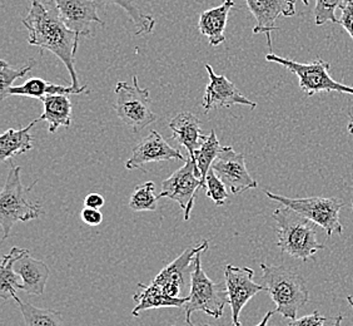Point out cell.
<instances>
[{
    "label": "cell",
    "instance_id": "6da1fadb",
    "mask_svg": "<svg viewBox=\"0 0 353 326\" xmlns=\"http://www.w3.org/2000/svg\"><path fill=\"white\" fill-rule=\"evenodd\" d=\"M21 23L29 32L28 43L41 48V50L47 49L57 55L68 69L72 87L78 95L87 92V86L81 87L75 72V55L82 35L65 26L54 4L50 0L48 6H44L39 0H32L28 15Z\"/></svg>",
    "mask_w": 353,
    "mask_h": 326
},
{
    "label": "cell",
    "instance_id": "7a4b0ae2",
    "mask_svg": "<svg viewBox=\"0 0 353 326\" xmlns=\"http://www.w3.org/2000/svg\"><path fill=\"white\" fill-rule=\"evenodd\" d=\"M276 221L277 246L281 251L306 262L325 245L317 240V224L292 209H277L272 215Z\"/></svg>",
    "mask_w": 353,
    "mask_h": 326
},
{
    "label": "cell",
    "instance_id": "3957f363",
    "mask_svg": "<svg viewBox=\"0 0 353 326\" xmlns=\"http://www.w3.org/2000/svg\"><path fill=\"white\" fill-rule=\"evenodd\" d=\"M261 270L265 291L276 304V313L281 314L285 319H297L299 310L310 300L305 279L296 269L287 266L261 264Z\"/></svg>",
    "mask_w": 353,
    "mask_h": 326
},
{
    "label": "cell",
    "instance_id": "277c9868",
    "mask_svg": "<svg viewBox=\"0 0 353 326\" xmlns=\"http://www.w3.org/2000/svg\"><path fill=\"white\" fill-rule=\"evenodd\" d=\"M38 181L28 187L21 184V169L10 162L7 181L0 193V224L3 227V241L7 240L14 224L37 220L43 215L41 204L29 201V193Z\"/></svg>",
    "mask_w": 353,
    "mask_h": 326
},
{
    "label": "cell",
    "instance_id": "5b68a950",
    "mask_svg": "<svg viewBox=\"0 0 353 326\" xmlns=\"http://www.w3.org/2000/svg\"><path fill=\"white\" fill-rule=\"evenodd\" d=\"M202 253L198 252L190 271V300L184 305L185 323L192 324V314L203 311L213 319L223 316L224 307L228 304V292L225 284L213 282L203 271Z\"/></svg>",
    "mask_w": 353,
    "mask_h": 326
},
{
    "label": "cell",
    "instance_id": "8992f818",
    "mask_svg": "<svg viewBox=\"0 0 353 326\" xmlns=\"http://www.w3.org/2000/svg\"><path fill=\"white\" fill-rule=\"evenodd\" d=\"M114 93L116 103L113 108L117 116L133 132L137 133L158 119V116L150 107V90L139 87L137 75L133 77L132 86L127 82H118Z\"/></svg>",
    "mask_w": 353,
    "mask_h": 326
},
{
    "label": "cell",
    "instance_id": "52a82bcc",
    "mask_svg": "<svg viewBox=\"0 0 353 326\" xmlns=\"http://www.w3.org/2000/svg\"><path fill=\"white\" fill-rule=\"evenodd\" d=\"M265 196L277 201L288 209L299 212L302 216L312 221L313 224L322 227L327 236L341 235L343 227L340 222V211L345 204L337 198H288L281 195L265 191Z\"/></svg>",
    "mask_w": 353,
    "mask_h": 326
},
{
    "label": "cell",
    "instance_id": "ba28073f",
    "mask_svg": "<svg viewBox=\"0 0 353 326\" xmlns=\"http://www.w3.org/2000/svg\"><path fill=\"white\" fill-rule=\"evenodd\" d=\"M265 61L279 63L285 68L291 70L293 75H297L299 88L302 89L303 93H306L308 97L317 93H328V92H340V93L353 95L352 87H348L334 81L330 75L331 64L328 61L317 59L311 63H299L273 53L265 55Z\"/></svg>",
    "mask_w": 353,
    "mask_h": 326
},
{
    "label": "cell",
    "instance_id": "9c48e42d",
    "mask_svg": "<svg viewBox=\"0 0 353 326\" xmlns=\"http://www.w3.org/2000/svg\"><path fill=\"white\" fill-rule=\"evenodd\" d=\"M199 187L204 189L202 176L198 171L196 161L188 156L184 161L183 167L164 180L162 191L159 192L158 198H167L176 201L183 210L184 221H188Z\"/></svg>",
    "mask_w": 353,
    "mask_h": 326
},
{
    "label": "cell",
    "instance_id": "30bf717a",
    "mask_svg": "<svg viewBox=\"0 0 353 326\" xmlns=\"http://www.w3.org/2000/svg\"><path fill=\"white\" fill-rule=\"evenodd\" d=\"M253 278L254 271L251 267L227 265L224 269L228 304L231 306L232 324L234 326H242L239 318L245 304L259 292L265 291V286L256 284Z\"/></svg>",
    "mask_w": 353,
    "mask_h": 326
},
{
    "label": "cell",
    "instance_id": "8fae6325",
    "mask_svg": "<svg viewBox=\"0 0 353 326\" xmlns=\"http://www.w3.org/2000/svg\"><path fill=\"white\" fill-rule=\"evenodd\" d=\"M227 189L234 195L252 189H257V181L250 175L245 166V155L238 153L232 147H223L212 164Z\"/></svg>",
    "mask_w": 353,
    "mask_h": 326
},
{
    "label": "cell",
    "instance_id": "7c38bea8",
    "mask_svg": "<svg viewBox=\"0 0 353 326\" xmlns=\"http://www.w3.org/2000/svg\"><path fill=\"white\" fill-rule=\"evenodd\" d=\"M208 249V241L203 240L202 244L188 247L185 251L172 261L170 265L165 266L162 271L156 276V279L152 281V285L158 290L164 292L170 298H185L184 292L187 289V271L190 270L192 262L198 252H204Z\"/></svg>",
    "mask_w": 353,
    "mask_h": 326
},
{
    "label": "cell",
    "instance_id": "4fadbf2b",
    "mask_svg": "<svg viewBox=\"0 0 353 326\" xmlns=\"http://www.w3.org/2000/svg\"><path fill=\"white\" fill-rule=\"evenodd\" d=\"M181 151L173 148L157 131H150V135L144 137L133 148L132 156L125 163L127 170L143 169L145 163L161 162V161H185Z\"/></svg>",
    "mask_w": 353,
    "mask_h": 326
},
{
    "label": "cell",
    "instance_id": "5bb4252c",
    "mask_svg": "<svg viewBox=\"0 0 353 326\" xmlns=\"http://www.w3.org/2000/svg\"><path fill=\"white\" fill-rule=\"evenodd\" d=\"M205 69L210 75V83L205 87L204 93L203 106L204 112L208 113L211 109L230 108L234 104H242V106H250L251 108H256L257 104L245 98V95H241L237 87L232 83L225 75H218L210 64H205Z\"/></svg>",
    "mask_w": 353,
    "mask_h": 326
},
{
    "label": "cell",
    "instance_id": "9a60e30c",
    "mask_svg": "<svg viewBox=\"0 0 353 326\" xmlns=\"http://www.w3.org/2000/svg\"><path fill=\"white\" fill-rule=\"evenodd\" d=\"M245 4L257 21L253 35L265 33L272 49L271 33L279 29L276 21L281 15L290 18L296 14V0H245Z\"/></svg>",
    "mask_w": 353,
    "mask_h": 326
},
{
    "label": "cell",
    "instance_id": "2e32d148",
    "mask_svg": "<svg viewBox=\"0 0 353 326\" xmlns=\"http://www.w3.org/2000/svg\"><path fill=\"white\" fill-rule=\"evenodd\" d=\"M59 14L61 21L72 30L82 37H90V26L93 23L104 26V21L97 13L98 6L94 0H50Z\"/></svg>",
    "mask_w": 353,
    "mask_h": 326
},
{
    "label": "cell",
    "instance_id": "e0dca14e",
    "mask_svg": "<svg viewBox=\"0 0 353 326\" xmlns=\"http://www.w3.org/2000/svg\"><path fill=\"white\" fill-rule=\"evenodd\" d=\"M14 271L21 278V291L28 295H43L50 276V270L46 262L32 258L29 251L26 252L14 264Z\"/></svg>",
    "mask_w": 353,
    "mask_h": 326
},
{
    "label": "cell",
    "instance_id": "ac0fdd59",
    "mask_svg": "<svg viewBox=\"0 0 353 326\" xmlns=\"http://www.w3.org/2000/svg\"><path fill=\"white\" fill-rule=\"evenodd\" d=\"M172 137L188 151V156L194 160V155L203 144L205 136L201 133V122L190 112H182L172 118L170 122Z\"/></svg>",
    "mask_w": 353,
    "mask_h": 326
},
{
    "label": "cell",
    "instance_id": "d6986e66",
    "mask_svg": "<svg viewBox=\"0 0 353 326\" xmlns=\"http://www.w3.org/2000/svg\"><path fill=\"white\" fill-rule=\"evenodd\" d=\"M234 7L233 0H224L219 7L212 8L199 15L198 29L201 35L208 38L210 44L217 47L225 41V27L228 15L232 8Z\"/></svg>",
    "mask_w": 353,
    "mask_h": 326
},
{
    "label": "cell",
    "instance_id": "ffe728a7",
    "mask_svg": "<svg viewBox=\"0 0 353 326\" xmlns=\"http://www.w3.org/2000/svg\"><path fill=\"white\" fill-rule=\"evenodd\" d=\"M44 112L39 121L48 123L49 133H55L59 127L69 128L72 123V102L67 95H48L43 99Z\"/></svg>",
    "mask_w": 353,
    "mask_h": 326
},
{
    "label": "cell",
    "instance_id": "44dd1931",
    "mask_svg": "<svg viewBox=\"0 0 353 326\" xmlns=\"http://www.w3.org/2000/svg\"><path fill=\"white\" fill-rule=\"evenodd\" d=\"M138 287L142 289V291L137 292L133 296V300L136 301L137 305L133 309V316H139L142 311L150 310V309H161V307H184V305L188 303L190 296L176 299V298H170L168 295H165L164 292L158 290L157 287L150 284V285H144V284H138Z\"/></svg>",
    "mask_w": 353,
    "mask_h": 326
},
{
    "label": "cell",
    "instance_id": "7402d4cb",
    "mask_svg": "<svg viewBox=\"0 0 353 326\" xmlns=\"http://www.w3.org/2000/svg\"><path fill=\"white\" fill-rule=\"evenodd\" d=\"M38 122H39V118L33 119L26 128L8 129L7 132H4L0 136V161L1 162L17 155H23L33 148V137L30 135V131Z\"/></svg>",
    "mask_w": 353,
    "mask_h": 326
},
{
    "label": "cell",
    "instance_id": "603a6c76",
    "mask_svg": "<svg viewBox=\"0 0 353 326\" xmlns=\"http://www.w3.org/2000/svg\"><path fill=\"white\" fill-rule=\"evenodd\" d=\"M29 251L27 249L13 247L10 252L3 258L0 267V298L4 301L13 299L17 295V290H21V278L14 271V264L17 260Z\"/></svg>",
    "mask_w": 353,
    "mask_h": 326
},
{
    "label": "cell",
    "instance_id": "cb8c5ba5",
    "mask_svg": "<svg viewBox=\"0 0 353 326\" xmlns=\"http://www.w3.org/2000/svg\"><path fill=\"white\" fill-rule=\"evenodd\" d=\"M78 95L72 86L70 87H63L48 83L41 78H32L26 82L21 86L10 87L8 89L7 97L9 95H21V97H32L43 101L48 95Z\"/></svg>",
    "mask_w": 353,
    "mask_h": 326
},
{
    "label": "cell",
    "instance_id": "d4e9b609",
    "mask_svg": "<svg viewBox=\"0 0 353 326\" xmlns=\"http://www.w3.org/2000/svg\"><path fill=\"white\" fill-rule=\"evenodd\" d=\"M14 301L19 306L21 315L27 326H65L61 314L53 309H39L37 306L26 303L15 295Z\"/></svg>",
    "mask_w": 353,
    "mask_h": 326
},
{
    "label": "cell",
    "instance_id": "484cf974",
    "mask_svg": "<svg viewBox=\"0 0 353 326\" xmlns=\"http://www.w3.org/2000/svg\"><path fill=\"white\" fill-rule=\"evenodd\" d=\"M98 8H105L108 6H118L124 9L130 15V19L136 27V35H150L153 32L156 21L153 17L143 13L139 7L133 0H94Z\"/></svg>",
    "mask_w": 353,
    "mask_h": 326
},
{
    "label": "cell",
    "instance_id": "4316f807",
    "mask_svg": "<svg viewBox=\"0 0 353 326\" xmlns=\"http://www.w3.org/2000/svg\"><path fill=\"white\" fill-rule=\"evenodd\" d=\"M222 146L219 144L216 131L212 129L211 133L205 136L203 144L201 148L196 152L194 155V161L197 163L198 171L202 176V181L204 184V190H205V177L212 169V164L216 161L219 152L222 151Z\"/></svg>",
    "mask_w": 353,
    "mask_h": 326
},
{
    "label": "cell",
    "instance_id": "83f0119b",
    "mask_svg": "<svg viewBox=\"0 0 353 326\" xmlns=\"http://www.w3.org/2000/svg\"><path fill=\"white\" fill-rule=\"evenodd\" d=\"M156 184L153 182L138 184L130 198V210L136 212L156 211L159 198L154 193Z\"/></svg>",
    "mask_w": 353,
    "mask_h": 326
},
{
    "label": "cell",
    "instance_id": "f1b7e54d",
    "mask_svg": "<svg viewBox=\"0 0 353 326\" xmlns=\"http://www.w3.org/2000/svg\"><path fill=\"white\" fill-rule=\"evenodd\" d=\"M37 61H33L30 64L21 68H13L10 64H8L7 61H0V99L7 98L8 89L13 87L14 82L18 78H23L33 69Z\"/></svg>",
    "mask_w": 353,
    "mask_h": 326
},
{
    "label": "cell",
    "instance_id": "f546056e",
    "mask_svg": "<svg viewBox=\"0 0 353 326\" xmlns=\"http://www.w3.org/2000/svg\"><path fill=\"white\" fill-rule=\"evenodd\" d=\"M350 0H316L314 6V23L323 26L327 21L339 24L336 10L342 9Z\"/></svg>",
    "mask_w": 353,
    "mask_h": 326
},
{
    "label": "cell",
    "instance_id": "4dcf8cb0",
    "mask_svg": "<svg viewBox=\"0 0 353 326\" xmlns=\"http://www.w3.org/2000/svg\"><path fill=\"white\" fill-rule=\"evenodd\" d=\"M205 192H207V196L211 198L214 204H217V206H223L228 198L227 186L216 175L213 169L210 170L208 175L205 177Z\"/></svg>",
    "mask_w": 353,
    "mask_h": 326
},
{
    "label": "cell",
    "instance_id": "1f68e13d",
    "mask_svg": "<svg viewBox=\"0 0 353 326\" xmlns=\"http://www.w3.org/2000/svg\"><path fill=\"white\" fill-rule=\"evenodd\" d=\"M327 319L319 311H313L311 315L303 316L301 319L291 320L288 326H325Z\"/></svg>",
    "mask_w": 353,
    "mask_h": 326
},
{
    "label": "cell",
    "instance_id": "d6a6232c",
    "mask_svg": "<svg viewBox=\"0 0 353 326\" xmlns=\"http://www.w3.org/2000/svg\"><path fill=\"white\" fill-rule=\"evenodd\" d=\"M341 10L342 15L339 19V24L346 29L347 33L351 35L353 39V0H350Z\"/></svg>",
    "mask_w": 353,
    "mask_h": 326
},
{
    "label": "cell",
    "instance_id": "836d02e7",
    "mask_svg": "<svg viewBox=\"0 0 353 326\" xmlns=\"http://www.w3.org/2000/svg\"><path fill=\"white\" fill-rule=\"evenodd\" d=\"M83 222L88 224V226H98L103 222L102 212L99 210H94V209H89V207H84L81 213Z\"/></svg>",
    "mask_w": 353,
    "mask_h": 326
},
{
    "label": "cell",
    "instance_id": "e575fe53",
    "mask_svg": "<svg viewBox=\"0 0 353 326\" xmlns=\"http://www.w3.org/2000/svg\"><path fill=\"white\" fill-rule=\"evenodd\" d=\"M104 198L99 193H89L87 198H84V207L101 210L104 206Z\"/></svg>",
    "mask_w": 353,
    "mask_h": 326
},
{
    "label": "cell",
    "instance_id": "d590c367",
    "mask_svg": "<svg viewBox=\"0 0 353 326\" xmlns=\"http://www.w3.org/2000/svg\"><path fill=\"white\" fill-rule=\"evenodd\" d=\"M276 314V310H273V311H268V313L265 314V318L262 319V321L259 323L257 326H267L268 325V321L271 319L272 316Z\"/></svg>",
    "mask_w": 353,
    "mask_h": 326
},
{
    "label": "cell",
    "instance_id": "8d00e7d4",
    "mask_svg": "<svg viewBox=\"0 0 353 326\" xmlns=\"http://www.w3.org/2000/svg\"><path fill=\"white\" fill-rule=\"evenodd\" d=\"M342 321H343V316L342 315H339L336 320H334V324L333 326H342Z\"/></svg>",
    "mask_w": 353,
    "mask_h": 326
},
{
    "label": "cell",
    "instance_id": "74e56055",
    "mask_svg": "<svg viewBox=\"0 0 353 326\" xmlns=\"http://www.w3.org/2000/svg\"><path fill=\"white\" fill-rule=\"evenodd\" d=\"M347 129H348V133L353 135V116L350 117V123L347 126Z\"/></svg>",
    "mask_w": 353,
    "mask_h": 326
},
{
    "label": "cell",
    "instance_id": "f35d334b",
    "mask_svg": "<svg viewBox=\"0 0 353 326\" xmlns=\"http://www.w3.org/2000/svg\"><path fill=\"white\" fill-rule=\"evenodd\" d=\"M347 301H348V304L351 306V309H352L353 311V298L352 296H347Z\"/></svg>",
    "mask_w": 353,
    "mask_h": 326
},
{
    "label": "cell",
    "instance_id": "ab89813d",
    "mask_svg": "<svg viewBox=\"0 0 353 326\" xmlns=\"http://www.w3.org/2000/svg\"><path fill=\"white\" fill-rule=\"evenodd\" d=\"M190 326H214V325H211V324H198V325H194V324H193V323H192V324H190Z\"/></svg>",
    "mask_w": 353,
    "mask_h": 326
},
{
    "label": "cell",
    "instance_id": "60d3db41",
    "mask_svg": "<svg viewBox=\"0 0 353 326\" xmlns=\"http://www.w3.org/2000/svg\"><path fill=\"white\" fill-rule=\"evenodd\" d=\"M303 3H305V6H308V3H310V0H302Z\"/></svg>",
    "mask_w": 353,
    "mask_h": 326
},
{
    "label": "cell",
    "instance_id": "b9f144b4",
    "mask_svg": "<svg viewBox=\"0 0 353 326\" xmlns=\"http://www.w3.org/2000/svg\"><path fill=\"white\" fill-rule=\"evenodd\" d=\"M352 209H353V202H352Z\"/></svg>",
    "mask_w": 353,
    "mask_h": 326
}]
</instances>
